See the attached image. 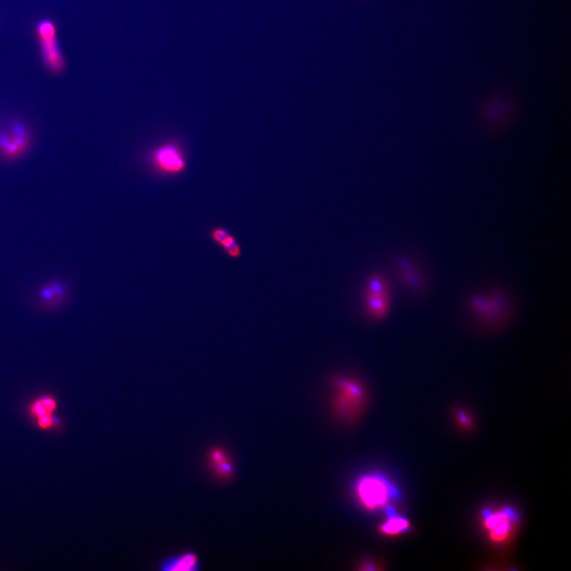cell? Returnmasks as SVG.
<instances>
[{
  "label": "cell",
  "mask_w": 571,
  "mask_h": 571,
  "mask_svg": "<svg viewBox=\"0 0 571 571\" xmlns=\"http://www.w3.org/2000/svg\"><path fill=\"white\" fill-rule=\"evenodd\" d=\"M330 383L335 414L347 421L359 416L368 400L367 388L360 378L349 374H336Z\"/></svg>",
  "instance_id": "obj_1"
},
{
  "label": "cell",
  "mask_w": 571,
  "mask_h": 571,
  "mask_svg": "<svg viewBox=\"0 0 571 571\" xmlns=\"http://www.w3.org/2000/svg\"><path fill=\"white\" fill-rule=\"evenodd\" d=\"M517 100L510 92H494L481 102L479 116L483 126L492 134L505 132L517 114Z\"/></svg>",
  "instance_id": "obj_2"
},
{
  "label": "cell",
  "mask_w": 571,
  "mask_h": 571,
  "mask_svg": "<svg viewBox=\"0 0 571 571\" xmlns=\"http://www.w3.org/2000/svg\"><path fill=\"white\" fill-rule=\"evenodd\" d=\"M363 309L368 318L381 321L388 316L391 306V294L388 280L383 274L375 273L366 281L363 290Z\"/></svg>",
  "instance_id": "obj_3"
},
{
  "label": "cell",
  "mask_w": 571,
  "mask_h": 571,
  "mask_svg": "<svg viewBox=\"0 0 571 571\" xmlns=\"http://www.w3.org/2000/svg\"><path fill=\"white\" fill-rule=\"evenodd\" d=\"M357 493L363 505L370 511H375L388 505L397 496L394 486L381 476L363 477L357 485Z\"/></svg>",
  "instance_id": "obj_4"
},
{
  "label": "cell",
  "mask_w": 571,
  "mask_h": 571,
  "mask_svg": "<svg viewBox=\"0 0 571 571\" xmlns=\"http://www.w3.org/2000/svg\"><path fill=\"white\" fill-rule=\"evenodd\" d=\"M469 304L478 318L491 326L501 323L508 311V299L501 293L476 294L470 299Z\"/></svg>",
  "instance_id": "obj_5"
},
{
  "label": "cell",
  "mask_w": 571,
  "mask_h": 571,
  "mask_svg": "<svg viewBox=\"0 0 571 571\" xmlns=\"http://www.w3.org/2000/svg\"><path fill=\"white\" fill-rule=\"evenodd\" d=\"M149 159L154 169L164 175H178L187 168L183 151L175 142L164 143L157 146L151 153Z\"/></svg>",
  "instance_id": "obj_6"
},
{
  "label": "cell",
  "mask_w": 571,
  "mask_h": 571,
  "mask_svg": "<svg viewBox=\"0 0 571 571\" xmlns=\"http://www.w3.org/2000/svg\"><path fill=\"white\" fill-rule=\"evenodd\" d=\"M37 31L45 64L52 72H60L65 61L58 43L56 27L51 21L43 20L38 25Z\"/></svg>",
  "instance_id": "obj_7"
},
{
  "label": "cell",
  "mask_w": 571,
  "mask_h": 571,
  "mask_svg": "<svg viewBox=\"0 0 571 571\" xmlns=\"http://www.w3.org/2000/svg\"><path fill=\"white\" fill-rule=\"evenodd\" d=\"M515 513L510 508L501 511H487L484 513V525L489 533L490 538L494 542L506 540L512 533Z\"/></svg>",
  "instance_id": "obj_8"
},
{
  "label": "cell",
  "mask_w": 571,
  "mask_h": 571,
  "mask_svg": "<svg viewBox=\"0 0 571 571\" xmlns=\"http://www.w3.org/2000/svg\"><path fill=\"white\" fill-rule=\"evenodd\" d=\"M202 568L201 560L195 552H184L171 555L160 563L162 571H198Z\"/></svg>",
  "instance_id": "obj_9"
},
{
  "label": "cell",
  "mask_w": 571,
  "mask_h": 571,
  "mask_svg": "<svg viewBox=\"0 0 571 571\" xmlns=\"http://www.w3.org/2000/svg\"><path fill=\"white\" fill-rule=\"evenodd\" d=\"M208 463L212 472L220 479L228 480L235 476V466L229 454L222 448H214L209 452Z\"/></svg>",
  "instance_id": "obj_10"
},
{
  "label": "cell",
  "mask_w": 571,
  "mask_h": 571,
  "mask_svg": "<svg viewBox=\"0 0 571 571\" xmlns=\"http://www.w3.org/2000/svg\"><path fill=\"white\" fill-rule=\"evenodd\" d=\"M210 238L213 242L221 247L226 255L231 259H238L242 256V247L237 239L223 227H216L210 231Z\"/></svg>",
  "instance_id": "obj_11"
},
{
  "label": "cell",
  "mask_w": 571,
  "mask_h": 571,
  "mask_svg": "<svg viewBox=\"0 0 571 571\" xmlns=\"http://www.w3.org/2000/svg\"><path fill=\"white\" fill-rule=\"evenodd\" d=\"M397 267L404 284L412 290L421 291L424 287V280L420 272L410 261L405 258L397 260Z\"/></svg>",
  "instance_id": "obj_12"
},
{
  "label": "cell",
  "mask_w": 571,
  "mask_h": 571,
  "mask_svg": "<svg viewBox=\"0 0 571 571\" xmlns=\"http://www.w3.org/2000/svg\"><path fill=\"white\" fill-rule=\"evenodd\" d=\"M410 523L401 516L397 515L393 508L388 507L387 519L380 526V531L387 535H397L407 532Z\"/></svg>",
  "instance_id": "obj_13"
},
{
  "label": "cell",
  "mask_w": 571,
  "mask_h": 571,
  "mask_svg": "<svg viewBox=\"0 0 571 571\" xmlns=\"http://www.w3.org/2000/svg\"><path fill=\"white\" fill-rule=\"evenodd\" d=\"M58 407L56 401L49 396H43L34 401L30 407L31 415L36 418L52 415Z\"/></svg>",
  "instance_id": "obj_14"
},
{
  "label": "cell",
  "mask_w": 571,
  "mask_h": 571,
  "mask_svg": "<svg viewBox=\"0 0 571 571\" xmlns=\"http://www.w3.org/2000/svg\"><path fill=\"white\" fill-rule=\"evenodd\" d=\"M27 146L26 139L22 137H13L3 144V152L9 157L18 156L24 152Z\"/></svg>",
  "instance_id": "obj_15"
},
{
  "label": "cell",
  "mask_w": 571,
  "mask_h": 571,
  "mask_svg": "<svg viewBox=\"0 0 571 571\" xmlns=\"http://www.w3.org/2000/svg\"><path fill=\"white\" fill-rule=\"evenodd\" d=\"M38 419V425L41 429L47 430L52 427L54 424V419L52 415L40 417Z\"/></svg>",
  "instance_id": "obj_16"
},
{
  "label": "cell",
  "mask_w": 571,
  "mask_h": 571,
  "mask_svg": "<svg viewBox=\"0 0 571 571\" xmlns=\"http://www.w3.org/2000/svg\"><path fill=\"white\" fill-rule=\"evenodd\" d=\"M457 415H458V418L459 419V421L461 422H462L463 425H471L469 417V415H467L466 414V412L464 410H457Z\"/></svg>",
  "instance_id": "obj_17"
},
{
  "label": "cell",
  "mask_w": 571,
  "mask_h": 571,
  "mask_svg": "<svg viewBox=\"0 0 571 571\" xmlns=\"http://www.w3.org/2000/svg\"><path fill=\"white\" fill-rule=\"evenodd\" d=\"M41 294H43V297L48 301L56 299V296H55L51 287H46L44 290L41 292Z\"/></svg>",
  "instance_id": "obj_18"
}]
</instances>
